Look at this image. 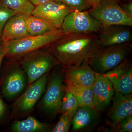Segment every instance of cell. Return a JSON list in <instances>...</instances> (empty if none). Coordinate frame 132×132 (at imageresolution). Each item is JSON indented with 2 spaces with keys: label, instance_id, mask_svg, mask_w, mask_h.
<instances>
[{
  "label": "cell",
  "instance_id": "obj_22",
  "mask_svg": "<svg viewBox=\"0 0 132 132\" xmlns=\"http://www.w3.org/2000/svg\"><path fill=\"white\" fill-rule=\"evenodd\" d=\"M60 112L67 114L72 120L79 105L73 95L65 88Z\"/></svg>",
  "mask_w": 132,
  "mask_h": 132
},
{
  "label": "cell",
  "instance_id": "obj_27",
  "mask_svg": "<svg viewBox=\"0 0 132 132\" xmlns=\"http://www.w3.org/2000/svg\"><path fill=\"white\" fill-rule=\"evenodd\" d=\"M126 1V2H123L121 0L120 4L121 7L126 14L132 17V0Z\"/></svg>",
  "mask_w": 132,
  "mask_h": 132
},
{
  "label": "cell",
  "instance_id": "obj_2",
  "mask_svg": "<svg viewBox=\"0 0 132 132\" xmlns=\"http://www.w3.org/2000/svg\"><path fill=\"white\" fill-rule=\"evenodd\" d=\"M65 34L61 30H57L42 35L29 36L7 42L5 57L10 61H17L27 55L48 48Z\"/></svg>",
  "mask_w": 132,
  "mask_h": 132
},
{
  "label": "cell",
  "instance_id": "obj_29",
  "mask_svg": "<svg viewBox=\"0 0 132 132\" xmlns=\"http://www.w3.org/2000/svg\"><path fill=\"white\" fill-rule=\"evenodd\" d=\"M6 107L4 102L0 97V119L3 117L6 112Z\"/></svg>",
  "mask_w": 132,
  "mask_h": 132
},
{
  "label": "cell",
  "instance_id": "obj_24",
  "mask_svg": "<svg viewBox=\"0 0 132 132\" xmlns=\"http://www.w3.org/2000/svg\"><path fill=\"white\" fill-rule=\"evenodd\" d=\"M71 121L68 116L64 113H62L58 123L53 128L52 132H68L69 131Z\"/></svg>",
  "mask_w": 132,
  "mask_h": 132
},
{
  "label": "cell",
  "instance_id": "obj_16",
  "mask_svg": "<svg viewBox=\"0 0 132 132\" xmlns=\"http://www.w3.org/2000/svg\"><path fill=\"white\" fill-rule=\"evenodd\" d=\"M29 15L20 13L12 16L5 24L1 39L6 42L30 36L27 26V19Z\"/></svg>",
  "mask_w": 132,
  "mask_h": 132
},
{
  "label": "cell",
  "instance_id": "obj_28",
  "mask_svg": "<svg viewBox=\"0 0 132 132\" xmlns=\"http://www.w3.org/2000/svg\"><path fill=\"white\" fill-rule=\"evenodd\" d=\"M6 42L0 39V68L4 58L5 57L6 53Z\"/></svg>",
  "mask_w": 132,
  "mask_h": 132
},
{
  "label": "cell",
  "instance_id": "obj_31",
  "mask_svg": "<svg viewBox=\"0 0 132 132\" xmlns=\"http://www.w3.org/2000/svg\"><path fill=\"white\" fill-rule=\"evenodd\" d=\"M101 0H90V3L92 5V7H94L99 5Z\"/></svg>",
  "mask_w": 132,
  "mask_h": 132
},
{
  "label": "cell",
  "instance_id": "obj_21",
  "mask_svg": "<svg viewBox=\"0 0 132 132\" xmlns=\"http://www.w3.org/2000/svg\"><path fill=\"white\" fill-rule=\"evenodd\" d=\"M0 6L7 8L15 13L32 14L35 6L29 0H0Z\"/></svg>",
  "mask_w": 132,
  "mask_h": 132
},
{
  "label": "cell",
  "instance_id": "obj_11",
  "mask_svg": "<svg viewBox=\"0 0 132 132\" xmlns=\"http://www.w3.org/2000/svg\"><path fill=\"white\" fill-rule=\"evenodd\" d=\"M93 91L95 109L98 112H103L108 106L114 94L112 85L104 75L96 73Z\"/></svg>",
  "mask_w": 132,
  "mask_h": 132
},
{
  "label": "cell",
  "instance_id": "obj_23",
  "mask_svg": "<svg viewBox=\"0 0 132 132\" xmlns=\"http://www.w3.org/2000/svg\"><path fill=\"white\" fill-rule=\"evenodd\" d=\"M61 1L72 11H85L92 7L90 0H61Z\"/></svg>",
  "mask_w": 132,
  "mask_h": 132
},
{
  "label": "cell",
  "instance_id": "obj_9",
  "mask_svg": "<svg viewBox=\"0 0 132 132\" xmlns=\"http://www.w3.org/2000/svg\"><path fill=\"white\" fill-rule=\"evenodd\" d=\"M112 83L115 92L131 94L132 68L131 60L127 59L104 75Z\"/></svg>",
  "mask_w": 132,
  "mask_h": 132
},
{
  "label": "cell",
  "instance_id": "obj_1",
  "mask_svg": "<svg viewBox=\"0 0 132 132\" xmlns=\"http://www.w3.org/2000/svg\"><path fill=\"white\" fill-rule=\"evenodd\" d=\"M102 48L97 34H68L47 49L65 69L87 63Z\"/></svg>",
  "mask_w": 132,
  "mask_h": 132
},
{
  "label": "cell",
  "instance_id": "obj_12",
  "mask_svg": "<svg viewBox=\"0 0 132 132\" xmlns=\"http://www.w3.org/2000/svg\"><path fill=\"white\" fill-rule=\"evenodd\" d=\"M64 81L67 85L79 88L93 86L96 73L87 63L76 67L64 69Z\"/></svg>",
  "mask_w": 132,
  "mask_h": 132
},
{
  "label": "cell",
  "instance_id": "obj_4",
  "mask_svg": "<svg viewBox=\"0 0 132 132\" xmlns=\"http://www.w3.org/2000/svg\"><path fill=\"white\" fill-rule=\"evenodd\" d=\"M16 62L26 72L29 85L59 65L47 48L27 55Z\"/></svg>",
  "mask_w": 132,
  "mask_h": 132
},
{
  "label": "cell",
  "instance_id": "obj_13",
  "mask_svg": "<svg viewBox=\"0 0 132 132\" xmlns=\"http://www.w3.org/2000/svg\"><path fill=\"white\" fill-rule=\"evenodd\" d=\"M47 80L46 74L29 85L27 89L15 103L16 110L22 112L31 111L45 92Z\"/></svg>",
  "mask_w": 132,
  "mask_h": 132
},
{
  "label": "cell",
  "instance_id": "obj_30",
  "mask_svg": "<svg viewBox=\"0 0 132 132\" xmlns=\"http://www.w3.org/2000/svg\"><path fill=\"white\" fill-rule=\"evenodd\" d=\"M29 1L35 6L40 5L48 2L52 1H55L61 2V0H29Z\"/></svg>",
  "mask_w": 132,
  "mask_h": 132
},
{
  "label": "cell",
  "instance_id": "obj_14",
  "mask_svg": "<svg viewBox=\"0 0 132 132\" xmlns=\"http://www.w3.org/2000/svg\"><path fill=\"white\" fill-rule=\"evenodd\" d=\"M131 27L123 25H113L102 28L97 34L102 48L131 42Z\"/></svg>",
  "mask_w": 132,
  "mask_h": 132
},
{
  "label": "cell",
  "instance_id": "obj_20",
  "mask_svg": "<svg viewBox=\"0 0 132 132\" xmlns=\"http://www.w3.org/2000/svg\"><path fill=\"white\" fill-rule=\"evenodd\" d=\"M65 88L73 94L79 106L90 107L95 109L93 102V86L88 88H79L67 85Z\"/></svg>",
  "mask_w": 132,
  "mask_h": 132
},
{
  "label": "cell",
  "instance_id": "obj_3",
  "mask_svg": "<svg viewBox=\"0 0 132 132\" xmlns=\"http://www.w3.org/2000/svg\"><path fill=\"white\" fill-rule=\"evenodd\" d=\"M132 49L131 42L102 48L87 63L95 73L104 75L128 59Z\"/></svg>",
  "mask_w": 132,
  "mask_h": 132
},
{
  "label": "cell",
  "instance_id": "obj_5",
  "mask_svg": "<svg viewBox=\"0 0 132 132\" xmlns=\"http://www.w3.org/2000/svg\"><path fill=\"white\" fill-rule=\"evenodd\" d=\"M121 0H101L98 6L88 10L94 19L100 22L103 28L113 25L132 27V17L121 9Z\"/></svg>",
  "mask_w": 132,
  "mask_h": 132
},
{
  "label": "cell",
  "instance_id": "obj_18",
  "mask_svg": "<svg viewBox=\"0 0 132 132\" xmlns=\"http://www.w3.org/2000/svg\"><path fill=\"white\" fill-rule=\"evenodd\" d=\"M11 129L15 132H42L47 131L49 127L31 116L24 120L15 121L12 124Z\"/></svg>",
  "mask_w": 132,
  "mask_h": 132
},
{
  "label": "cell",
  "instance_id": "obj_6",
  "mask_svg": "<svg viewBox=\"0 0 132 132\" xmlns=\"http://www.w3.org/2000/svg\"><path fill=\"white\" fill-rule=\"evenodd\" d=\"M103 27L90 16L87 10H75L68 14L62 23L61 30L65 34H97Z\"/></svg>",
  "mask_w": 132,
  "mask_h": 132
},
{
  "label": "cell",
  "instance_id": "obj_19",
  "mask_svg": "<svg viewBox=\"0 0 132 132\" xmlns=\"http://www.w3.org/2000/svg\"><path fill=\"white\" fill-rule=\"evenodd\" d=\"M28 31L30 36L42 35L58 29L51 24L32 14L28 16L27 20Z\"/></svg>",
  "mask_w": 132,
  "mask_h": 132
},
{
  "label": "cell",
  "instance_id": "obj_10",
  "mask_svg": "<svg viewBox=\"0 0 132 132\" xmlns=\"http://www.w3.org/2000/svg\"><path fill=\"white\" fill-rule=\"evenodd\" d=\"M10 70L3 82L2 90L7 99L11 100L20 94L28 82L25 71L18 62L10 61Z\"/></svg>",
  "mask_w": 132,
  "mask_h": 132
},
{
  "label": "cell",
  "instance_id": "obj_15",
  "mask_svg": "<svg viewBox=\"0 0 132 132\" xmlns=\"http://www.w3.org/2000/svg\"><path fill=\"white\" fill-rule=\"evenodd\" d=\"M112 100L113 104L110 110L109 117L112 126L117 128L121 120L132 115V95L115 92Z\"/></svg>",
  "mask_w": 132,
  "mask_h": 132
},
{
  "label": "cell",
  "instance_id": "obj_26",
  "mask_svg": "<svg viewBox=\"0 0 132 132\" xmlns=\"http://www.w3.org/2000/svg\"><path fill=\"white\" fill-rule=\"evenodd\" d=\"M121 132H132V115L125 118L121 121L118 128Z\"/></svg>",
  "mask_w": 132,
  "mask_h": 132
},
{
  "label": "cell",
  "instance_id": "obj_17",
  "mask_svg": "<svg viewBox=\"0 0 132 132\" xmlns=\"http://www.w3.org/2000/svg\"><path fill=\"white\" fill-rule=\"evenodd\" d=\"M98 112L90 107L79 106L72 120V130L77 131L89 126L97 118Z\"/></svg>",
  "mask_w": 132,
  "mask_h": 132
},
{
  "label": "cell",
  "instance_id": "obj_8",
  "mask_svg": "<svg viewBox=\"0 0 132 132\" xmlns=\"http://www.w3.org/2000/svg\"><path fill=\"white\" fill-rule=\"evenodd\" d=\"M65 90L61 76L59 74L53 76L43 99L42 105L43 110L52 114L60 112Z\"/></svg>",
  "mask_w": 132,
  "mask_h": 132
},
{
  "label": "cell",
  "instance_id": "obj_7",
  "mask_svg": "<svg viewBox=\"0 0 132 132\" xmlns=\"http://www.w3.org/2000/svg\"><path fill=\"white\" fill-rule=\"evenodd\" d=\"M72 11L62 2L52 1L35 6L32 14L61 30L64 19Z\"/></svg>",
  "mask_w": 132,
  "mask_h": 132
},
{
  "label": "cell",
  "instance_id": "obj_25",
  "mask_svg": "<svg viewBox=\"0 0 132 132\" xmlns=\"http://www.w3.org/2000/svg\"><path fill=\"white\" fill-rule=\"evenodd\" d=\"M16 14L11 10L0 6V39L5 24L12 16Z\"/></svg>",
  "mask_w": 132,
  "mask_h": 132
}]
</instances>
